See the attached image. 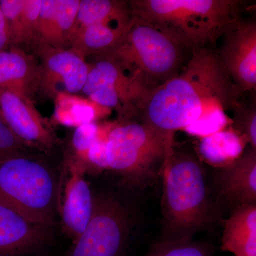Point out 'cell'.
I'll list each match as a JSON object with an SVG mask.
<instances>
[{
  "label": "cell",
  "instance_id": "cell-1",
  "mask_svg": "<svg viewBox=\"0 0 256 256\" xmlns=\"http://www.w3.org/2000/svg\"><path fill=\"white\" fill-rule=\"evenodd\" d=\"M240 92L216 53L193 50L188 64L174 77L148 90L138 106L141 122L162 133L174 144V134L215 107L234 108Z\"/></svg>",
  "mask_w": 256,
  "mask_h": 256
},
{
  "label": "cell",
  "instance_id": "cell-2",
  "mask_svg": "<svg viewBox=\"0 0 256 256\" xmlns=\"http://www.w3.org/2000/svg\"><path fill=\"white\" fill-rule=\"evenodd\" d=\"M236 0H134L133 16L159 28L186 48H207L240 18Z\"/></svg>",
  "mask_w": 256,
  "mask_h": 256
},
{
  "label": "cell",
  "instance_id": "cell-3",
  "mask_svg": "<svg viewBox=\"0 0 256 256\" xmlns=\"http://www.w3.org/2000/svg\"><path fill=\"white\" fill-rule=\"evenodd\" d=\"M162 174L164 240H191L214 218L203 168L194 156L173 152Z\"/></svg>",
  "mask_w": 256,
  "mask_h": 256
},
{
  "label": "cell",
  "instance_id": "cell-4",
  "mask_svg": "<svg viewBox=\"0 0 256 256\" xmlns=\"http://www.w3.org/2000/svg\"><path fill=\"white\" fill-rule=\"evenodd\" d=\"M185 48L159 28L134 16L122 41L102 55L118 64L148 92L181 70Z\"/></svg>",
  "mask_w": 256,
  "mask_h": 256
},
{
  "label": "cell",
  "instance_id": "cell-5",
  "mask_svg": "<svg viewBox=\"0 0 256 256\" xmlns=\"http://www.w3.org/2000/svg\"><path fill=\"white\" fill-rule=\"evenodd\" d=\"M173 144L162 133L144 124L122 121L114 124L107 140L108 170L132 188H144L162 174Z\"/></svg>",
  "mask_w": 256,
  "mask_h": 256
},
{
  "label": "cell",
  "instance_id": "cell-6",
  "mask_svg": "<svg viewBox=\"0 0 256 256\" xmlns=\"http://www.w3.org/2000/svg\"><path fill=\"white\" fill-rule=\"evenodd\" d=\"M58 190L53 170L30 154L0 163V204L33 223L53 227Z\"/></svg>",
  "mask_w": 256,
  "mask_h": 256
},
{
  "label": "cell",
  "instance_id": "cell-7",
  "mask_svg": "<svg viewBox=\"0 0 256 256\" xmlns=\"http://www.w3.org/2000/svg\"><path fill=\"white\" fill-rule=\"evenodd\" d=\"M132 228L130 210L120 198L94 195L92 218L67 256H122Z\"/></svg>",
  "mask_w": 256,
  "mask_h": 256
},
{
  "label": "cell",
  "instance_id": "cell-8",
  "mask_svg": "<svg viewBox=\"0 0 256 256\" xmlns=\"http://www.w3.org/2000/svg\"><path fill=\"white\" fill-rule=\"evenodd\" d=\"M95 57L82 92L98 105L117 111L122 121L130 120L138 116L146 90L114 60L105 55Z\"/></svg>",
  "mask_w": 256,
  "mask_h": 256
},
{
  "label": "cell",
  "instance_id": "cell-9",
  "mask_svg": "<svg viewBox=\"0 0 256 256\" xmlns=\"http://www.w3.org/2000/svg\"><path fill=\"white\" fill-rule=\"evenodd\" d=\"M30 50L40 64L38 94L54 99L58 92L76 94L82 92L89 64L70 50L54 48L34 42Z\"/></svg>",
  "mask_w": 256,
  "mask_h": 256
},
{
  "label": "cell",
  "instance_id": "cell-10",
  "mask_svg": "<svg viewBox=\"0 0 256 256\" xmlns=\"http://www.w3.org/2000/svg\"><path fill=\"white\" fill-rule=\"evenodd\" d=\"M0 116L15 137L28 149L47 154L60 144L52 122L37 110L32 99L0 90Z\"/></svg>",
  "mask_w": 256,
  "mask_h": 256
},
{
  "label": "cell",
  "instance_id": "cell-11",
  "mask_svg": "<svg viewBox=\"0 0 256 256\" xmlns=\"http://www.w3.org/2000/svg\"><path fill=\"white\" fill-rule=\"evenodd\" d=\"M64 169V175L58 183L57 210L64 234L74 242L92 218L94 195L82 165L65 156Z\"/></svg>",
  "mask_w": 256,
  "mask_h": 256
},
{
  "label": "cell",
  "instance_id": "cell-12",
  "mask_svg": "<svg viewBox=\"0 0 256 256\" xmlns=\"http://www.w3.org/2000/svg\"><path fill=\"white\" fill-rule=\"evenodd\" d=\"M218 60L240 92L256 90V22L239 20L224 34Z\"/></svg>",
  "mask_w": 256,
  "mask_h": 256
},
{
  "label": "cell",
  "instance_id": "cell-13",
  "mask_svg": "<svg viewBox=\"0 0 256 256\" xmlns=\"http://www.w3.org/2000/svg\"><path fill=\"white\" fill-rule=\"evenodd\" d=\"M52 236L50 227L33 223L0 204V256H32Z\"/></svg>",
  "mask_w": 256,
  "mask_h": 256
},
{
  "label": "cell",
  "instance_id": "cell-14",
  "mask_svg": "<svg viewBox=\"0 0 256 256\" xmlns=\"http://www.w3.org/2000/svg\"><path fill=\"white\" fill-rule=\"evenodd\" d=\"M215 185L220 196L232 204H256V150L250 146L232 164L218 169Z\"/></svg>",
  "mask_w": 256,
  "mask_h": 256
},
{
  "label": "cell",
  "instance_id": "cell-15",
  "mask_svg": "<svg viewBox=\"0 0 256 256\" xmlns=\"http://www.w3.org/2000/svg\"><path fill=\"white\" fill-rule=\"evenodd\" d=\"M38 82L40 64L33 54L13 46L0 52V90L33 100Z\"/></svg>",
  "mask_w": 256,
  "mask_h": 256
},
{
  "label": "cell",
  "instance_id": "cell-16",
  "mask_svg": "<svg viewBox=\"0 0 256 256\" xmlns=\"http://www.w3.org/2000/svg\"><path fill=\"white\" fill-rule=\"evenodd\" d=\"M79 3L80 0H42L34 42L69 50Z\"/></svg>",
  "mask_w": 256,
  "mask_h": 256
},
{
  "label": "cell",
  "instance_id": "cell-17",
  "mask_svg": "<svg viewBox=\"0 0 256 256\" xmlns=\"http://www.w3.org/2000/svg\"><path fill=\"white\" fill-rule=\"evenodd\" d=\"M222 249L234 256H256V204L236 207L225 220Z\"/></svg>",
  "mask_w": 256,
  "mask_h": 256
},
{
  "label": "cell",
  "instance_id": "cell-18",
  "mask_svg": "<svg viewBox=\"0 0 256 256\" xmlns=\"http://www.w3.org/2000/svg\"><path fill=\"white\" fill-rule=\"evenodd\" d=\"M132 23L96 24L82 28L72 36L69 50L86 60L89 56L105 54L122 41Z\"/></svg>",
  "mask_w": 256,
  "mask_h": 256
},
{
  "label": "cell",
  "instance_id": "cell-19",
  "mask_svg": "<svg viewBox=\"0 0 256 256\" xmlns=\"http://www.w3.org/2000/svg\"><path fill=\"white\" fill-rule=\"evenodd\" d=\"M247 144L246 138L230 128L201 138L198 153L207 164L220 169L238 160Z\"/></svg>",
  "mask_w": 256,
  "mask_h": 256
},
{
  "label": "cell",
  "instance_id": "cell-20",
  "mask_svg": "<svg viewBox=\"0 0 256 256\" xmlns=\"http://www.w3.org/2000/svg\"><path fill=\"white\" fill-rule=\"evenodd\" d=\"M133 18L129 2L80 0L72 38L76 32L92 25L128 24Z\"/></svg>",
  "mask_w": 256,
  "mask_h": 256
},
{
  "label": "cell",
  "instance_id": "cell-21",
  "mask_svg": "<svg viewBox=\"0 0 256 256\" xmlns=\"http://www.w3.org/2000/svg\"><path fill=\"white\" fill-rule=\"evenodd\" d=\"M54 100V118L57 124L77 128L82 124L94 122L109 114L110 109L98 105L87 98L76 94L58 92Z\"/></svg>",
  "mask_w": 256,
  "mask_h": 256
},
{
  "label": "cell",
  "instance_id": "cell-22",
  "mask_svg": "<svg viewBox=\"0 0 256 256\" xmlns=\"http://www.w3.org/2000/svg\"><path fill=\"white\" fill-rule=\"evenodd\" d=\"M114 124H99L94 122L76 128L70 140V152L66 156L82 165L85 170L86 158L90 146L100 138L108 136Z\"/></svg>",
  "mask_w": 256,
  "mask_h": 256
},
{
  "label": "cell",
  "instance_id": "cell-23",
  "mask_svg": "<svg viewBox=\"0 0 256 256\" xmlns=\"http://www.w3.org/2000/svg\"><path fill=\"white\" fill-rule=\"evenodd\" d=\"M206 244L193 240H163L154 244L144 256H212Z\"/></svg>",
  "mask_w": 256,
  "mask_h": 256
},
{
  "label": "cell",
  "instance_id": "cell-24",
  "mask_svg": "<svg viewBox=\"0 0 256 256\" xmlns=\"http://www.w3.org/2000/svg\"><path fill=\"white\" fill-rule=\"evenodd\" d=\"M225 108L215 107L200 116L196 121L184 129L191 136L204 138L225 129L232 120L225 112Z\"/></svg>",
  "mask_w": 256,
  "mask_h": 256
},
{
  "label": "cell",
  "instance_id": "cell-25",
  "mask_svg": "<svg viewBox=\"0 0 256 256\" xmlns=\"http://www.w3.org/2000/svg\"><path fill=\"white\" fill-rule=\"evenodd\" d=\"M235 114L232 120V128L246 140L250 148L256 150V111L255 104L234 108Z\"/></svg>",
  "mask_w": 256,
  "mask_h": 256
},
{
  "label": "cell",
  "instance_id": "cell-26",
  "mask_svg": "<svg viewBox=\"0 0 256 256\" xmlns=\"http://www.w3.org/2000/svg\"><path fill=\"white\" fill-rule=\"evenodd\" d=\"M28 148L15 137L0 116V163L15 156H28Z\"/></svg>",
  "mask_w": 256,
  "mask_h": 256
},
{
  "label": "cell",
  "instance_id": "cell-27",
  "mask_svg": "<svg viewBox=\"0 0 256 256\" xmlns=\"http://www.w3.org/2000/svg\"><path fill=\"white\" fill-rule=\"evenodd\" d=\"M108 136L96 141L88 152L85 161L86 172L100 173L108 170L107 140Z\"/></svg>",
  "mask_w": 256,
  "mask_h": 256
},
{
  "label": "cell",
  "instance_id": "cell-28",
  "mask_svg": "<svg viewBox=\"0 0 256 256\" xmlns=\"http://www.w3.org/2000/svg\"><path fill=\"white\" fill-rule=\"evenodd\" d=\"M10 47V35L8 25L0 9V52Z\"/></svg>",
  "mask_w": 256,
  "mask_h": 256
}]
</instances>
